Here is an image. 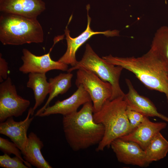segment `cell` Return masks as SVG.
<instances>
[{"mask_svg":"<svg viewBox=\"0 0 168 168\" xmlns=\"http://www.w3.org/2000/svg\"><path fill=\"white\" fill-rule=\"evenodd\" d=\"M102 58L133 73L147 88L164 93L168 103V61L151 48L141 56L120 57L110 54Z\"/></svg>","mask_w":168,"mask_h":168,"instance_id":"obj_1","label":"cell"},{"mask_svg":"<svg viewBox=\"0 0 168 168\" xmlns=\"http://www.w3.org/2000/svg\"><path fill=\"white\" fill-rule=\"evenodd\" d=\"M92 101L81 109L63 116V129L66 139L72 149L78 151L99 144L104 134L103 125L95 122Z\"/></svg>","mask_w":168,"mask_h":168,"instance_id":"obj_2","label":"cell"},{"mask_svg":"<svg viewBox=\"0 0 168 168\" xmlns=\"http://www.w3.org/2000/svg\"><path fill=\"white\" fill-rule=\"evenodd\" d=\"M127 103L124 96L107 100L100 110L93 113L95 122L102 124L105 133L96 150L103 151L109 147L114 140L125 136L133 130L128 119Z\"/></svg>","mask_w":168,"mask_h":168,"instance_id":"obj_3","label":"cell"},{"mask_svg":"<svg viewBox=\"0 0 168 168\" xmlns=\"http://www.w3.org/2000/svg\"><path fill=\"white\" fill-rule=\"evenodd\" d=\"M44 34L37 18L1 12L0 41L4 45L42 43Z\"/></svg>","mask_w":168,"mask_h":168,"instance_id":"obj_4","label":"cell"},{"mask_svg":"<svg viewBox=\"0 0 168 168\" xmlns=\"http://www.w3.org/2000/svg\"><path fill=\"white\" fill-rule=\"evenodd\" d=\"M84 68L92 72L104 81L110 83L112 87V93L110 100L124 96L125 94L121 89L119 80L124 68L115 65L101 58L87 44L84 54L81 60L75 66L68 68L67 72Z\"/></svg>","mask_w":168,"mask_h":168,"instance_id":"obj_5","label":"cell"},{"mask_svg":"<svg viewBox=\"0 0 168 168\" xmlns=\"http://www.w3.org/2000/svg\"><path fill=\"white\" fill-rule=\"evenodd\" d=\"M75 83L77 86L82 84L89 94L93 103L94 113L100 110L111 97V84L88 70L84 68L78 70Z\"/></svg>","mask_w":168,"mask_h":168,"instance_id":"obj_6","label":"cell"},{"mask_svg":"<svg viewBox=\"0 0 168 168\" xmlns=\"http://www.w3.org/2000/svg\"><path fill=\"white\" fill-rule=\"evenodd\" d=\"M30 101L19 95L11 78L0 84V122L12 117L22 115L29 107Z\"/></svg>","mask_w":168,"mask_h":168,"instance_id":"obj_7","label":"cell"},{"mask_svg":"<svg viewBox=\"0 0 168 168\" xmlns=\"http://www.w3.org/2000/svg\"><path fill=\"white\" fill-rule=\"evenodd\" d=\"M54 45L48 53L41 56L36 55L28 49H23L21 57L23 63L19 67V71L23 74L46 73L49 71L54 70L67 71L68 69V65L51 59L50 53Z\"/></svg>","mask_w":168,"mask_h":168,"instance_id":"obj_8","label":"cell"},{"mask_svg":"<svg viewBox=\"0 0 168 168\" xmlns=\"http://www.w3.org/2000/svg\"><path fill=\"white\" fill-rule=\"evenodd\" d=\"M110 147L120 163L140 167L149 164L146 160L144 150L134 142L118 138L112 142Z\"/></svg>","mask_w":168,"mask_h":168,"instance_id":"obj_9","label":"cell"},{"mask_svg":"<svg viewBox=\"0 0 168 168\" xmlns=\"http://www.w3.org/2000/svg\"><path fill=\"white\" fill-rule=\"evenodd\" d=\"M87 10V25L86 28L77 37L73 38L70 35V31L67 26L65 30V34L67 41V48L64 54L58 61L65 64L71 65L72 67L76 65L78 61L76 59V53L79 48L93 35L101 34L106 36H112L118 35L119 32L116 30H107L102 32H95L90 28L91 18Z\"/></svg>","mask_w":168,"mask_h":168,"instance_id":"obj_10","label":"cell"},{"mask_svg":"<svg viewBox=\"0 0 168 168\" xmlns=\"http://www.w3.org/2000/svg\"><path fill=\"white\" fill-rule=\"evenodd\" d=\"M32 108H30L27 115L23 120L15 121L13 117L0 123V133L9 138L21 151L22 154L28 140L27 132L33 120Z\"/></svg>","mask_w":168,"mask_h":168,"instance_id":"obj_11","label":"cell"},{"mask_svg":"<svg viewBox=\"0 0 168 168\" xmlns=\"http://www.w3.org/2000/svg\"><path fill=\"white\" fill-rule=\"evenodd\" d=\"M77 86L78 89L70 96L61 101L58 100L53 105L48 106L38 116L44 117L58 114L66 115L77 111L82 105L92 101L83 86L80 84Z\"/></svg>","mask_w":168,"mask_h":168,"instance_id":"obj_12","label":"cell"},{"mask_svg":"<svg viewBox=\"0 0 168 168\" xmlns=\"http://www.w3.org/2000/svg\"><path fill=\"white\" fill-rule=\"evenodd\" d=\"M128 88L124 98L127 108L140 113L146 117H156L168 122V117L159 112L154 105L148 98L140 95L134 88L130 81L126 79Z\"/></svg>","mask_w":168,"mask_h":168,"instance_id":"obj_13","label":"cell"},{"mask_svg":"<svg viewBox=\"0 0 168 168\" xmlns=\"http://www.w3.org/2000/svg\"><path fill=\"white\" fill-rule=\"evenodd\" d=\"M42 0H0L1 12L37 18L45 9Z\"/></svg>","mask_w":168,"mask_h":168,"instance_id":"obj_14","label":"cell"},{"mask_svg":"<svg viewBox=\"0 0 168 168\" xmlns=\"http://www.w3.org/2000/svg\"><path fill=\"white\" fill-rule=\"evenodd\" d=\"M148 117L145 116L143 121L133 131L119 138L134 142L145 150L154 137L167 126L165 122H152Z\"/></svg>","mask_w":168,"mask_h":168,"instance_id":"obj_15","label":"cell"},{"mask_svg":"<svg viewBox=\"0 0 168 168\" xmlns=\"http://www.w3.org/2000/svg\"><path fill=\"white\" fill-rule=\"evenodd\" d=\"M43 142L33 132L28 136V140L24 152L23 158L27 162L37 168H52L43 156L41 150L44 147Z\"/></svg>","mask_w":168,"mask_h":168,"instance_id":"obj_16","label":"cell"},{"mask_svg":"<svg viewBox=\"0 0 168 168\" xmlns=\"http://www.w3.org/2000/svg\"><path fill=\"white\" fill-rule=\"evenodd\" d=\"M26 86L31 89L34 93L35 103L32 108L33 115L35 111L43 103L49 94L50 85L47 81L46 73H29Z\"/></svg>","mask_w":168,"mask_h":168,"instance_id":"obj_17","label":"cell"},{"mask_svg":"<svg viewBox=\"0 0 168 168\" xmlns=\"http://www.w3.org/2000/svg\"><path fill=\"white\" fill-rule=\"evenodd\" d=\"M73 74L71 72L61 73L54 78L49 79L50 90L49 97L44 106L39 110L34 116H38L49 106L51 101L59 94L66 93L72 86Z\"/></svg>","mask_w":168,"mask_h":168,"instance_id":"obj_18","label":"cell"},{"mask_svg":"<svg viewBox=\"0 0 168 168\" xmlns=\"http://www.w3.org/2000/svg\"><path fill=\"white\" fill-rule=\"evenodd\" d=\"M144 151L148 163L162 159L168 152V141L160 132L152 139Z\"/></svg>","mask_w":168,"mask_h":168,"instance_id":"obj_19","label":"cell"},{"mask_svg":"<svg viewBox=\"0 0 168 168\" xmlns=\"http://www.w3.org/2000/svg\"><path fill=\"white\" fill-rule=\"evenodd\" d=\"M151 48L156 50L168 61V26H161L157 30Z\"/></svg>","mask_w":168,"mask_h":168,"instance_id":"obj_20","label":"cell"},{"mask_svg":"<svg viewBox=\"0 0 168 168\" xmlns=\"http://www.w3.org/2000/svg\"><path fill=\"white\" fill-rule=\"evenodd\" d=\"M0 150L4 154L10 155L14 154L22 160L29 168L31 165L26 161L22 157L21 152L16 145L13 142H11L7 139L0 137Z\"/></svg>","mask_w":168,"mask_h":168,"instance_id":"obj_21","label":"cell"},{"mask_svg":"<svg viewBox=\"0 0 168 168\" xmlns=\"http://www.w3.org/2000/svg\"><path fill=\"white\" fill-rule=\"evenodd\" d=\"M0 167L4 168H29L18 157L15 156L12 157L6 154L0 156Z\"/></svg>","mask_w":168,"mask_h":168,"instance_id":"obj_22","label":"cell"},{"mask_svg":"<svg viewBox=\"0 0 168 168\" xmlns=\"http://www.w3.org/2000/svg\"><path fill=\"white\" fill-rule=\"evenodd\" d=\"M9 68L8 63L0 54V82H2L9 77Z\"/></svg>","mask_w":168,"mask_h":168,"instance_id":"obj_23","label":"cell"},{"mask_svg":"<svg viewBox=\"0 0 168 168\" xmlns=\"http://www.w3.org/2000/svg\"><path fill=\"white\" fill-rule=\"evenodd\" d=\"M127 111L131 115L134 119L139 124L143 121L145 117L140 113L128 108Z\"/></svg>","mask_w":168,"mask_h":168,"instance_id":"obj_24","label":"cell"},{"mask_svg":"<svg viewBox=\"0 0 168 168\" xmlns=\"http://www.w3.org/2000/svg\"><path fill=\"white\" fill-rule=\"evenodd\" d=\"M165 2L166 3H167V1H166V0H165Z\"/></svg>","mask_w":168,"mask_h":168,"instance_id":"obj_25","label":"cell"}]
</instances>
